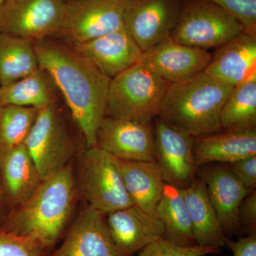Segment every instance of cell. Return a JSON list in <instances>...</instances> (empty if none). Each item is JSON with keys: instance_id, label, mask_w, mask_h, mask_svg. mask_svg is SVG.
<instances>
[{"instance_id": "obj_1", "label": "cell", "mask_w": 256, "mask_h": 256, "mask_svg": "<svg viewBox=\"0 0 256 256\" xmlns=\"http://www.w3.org/2000/svg\"><path fill=\"white\" fill-rule=\"evenodd\" d=\"M38 66L63 95L87 148L97 146L96 134L106 117L111 78L72 45L43 38L33 42Z\"/></svg>"}, {"instance_id": "obj_2", "label": "cell", "mask_w": 256, "mask_h": 256, "mask_svg": "<svg viewBox=\"0 0 256 256\" xmlns=\"http://www.w3.org/2000/svg\"><path fill=\"white\" fill-rule=\"evenodd\" d=\"M78 194L70 163L42 180L28 200L10 210L0 228L34 239L50 255L70 225Z\"/></svg>"}, {"instance_id": "obj_3", "label": "cell", "mask_w": 256, "mask_h": 256, "mask_svg": "<svg viewBox=\"0 0 256 256\" xmlns=\"http://www.w3.org/2000/svg\"><path fill=\"white\" fill-rule=\"evenodd\" d=\"M234 88L205 72L170 84L156 117L194 138L220 132L222 108Z\"/></svg>"}, {"instance_id": "obj_4", "label": "cell", "mask_w": 256, "mask_h": 256, "mask_svg": "<svg viewBox=\"0 0 256 256\" xmlns=\"http://www.w3.org/2000/svg\"><path fill=\"white\" fill-rule=\"evenodd\" d=\"M170 82L138 62L111 78L106 116L139 122H153Z\"/></svg>"}, {"instance_id": "obj_5", "label": "cell", "mask_w": 256, "mask_h": 256, "mask_svg": "<svg viewBox=\"0 0 256 256\" xmlns=\"http://www.w3.org/2000/svg\"><path fill=\"white\" fill-rule=\"evenodd\" d=\"M244 30L227 12L208 0H186L182 4L170 38L202 50L218 48Z\"/></svg>"}, {"instance_id": "obj_6", "label": "cell", "mask_w": 256, "mask_h": 256, "mask_svg": "<svg viewBox=\"0 0 256 256\" xmlns=\"http://www.w3.org/2000/svg\"><path fill=\"white\" fill-rule=\"evenodd\" d=\"M77 185L88 205L106 214L133 205L114 158L98 146L87 148Z\"/></svg>"}, {"instance_id": "obj_7", "label": "cell", "mask_w": 256, "mask_h": 256, "mask_svg": "<svg viewBox=\"0 0 256 256\" xmlns=\"http://www.w3.org/2000/svg\"><path fill=\"white\" fill-rule=\"evenodd\" d=\"M24 144L42 180L70 164L75 152L73 141L54 104L40 110Z\"/></svg>"}, {"instance_id": "obj_8", "label": "cell", "mask_w": 256, "mask_h": 256, "mask_svg": "<svg viewBox=\"0 0 256 256\" xmlns=\"http://www.w3.org/2000/svg\"><path fill=\"white\" fill-rule=\"evenodd\" d=\"M66 0H5L0 6V33L30 41L58 36Z\"/></svg>"}, {"instance_id": "obj_9", "label": "cell", "mask_w": 256, "mask_h": 256, "mask_svg": "<svg viewBox=\"0 0 256 256\" xmlns=\"http://www.w3.org/2000/svg\"><path fill=\"white\" fill-rule=\"evenodd\" d=\"M124 28V1L66 0L58 36L84 43Z\"/></svg>"}, {"instance_id": "obj_10", "label": "cell", "mask_w": 256, "mask_h": 256, "mask_svg": "<svg viewBox=\"0 0 256 256\" xmlns=\"http://www.w3.org/2000/svg\"><path fill=\"white\" fill-rule=\"evenodd\" d=\"M180 0H124V26L143 52L171 36Z\"/></svg>"}, {"instance_id": "obj_11", "label": "cell", "mask_w": 256, "mask_h": 256, "mask_svg": "<svg viewBox=\"0 0 256 256\" xmlns=\"http://www.w3.org/2000/svg\"><path fill=\"white\" fill-rule=\"evenodd\" d=\"M97 146L124 161L156 159L153 122L114 118L106 116L96 134Z\"/></svg>"}, {"instance_id": "obj_12", "label": "cell", "mask_w": 256, "mask_h": 256, "mask_svg": "<svg viewBox=\"0 0 256 256\" xmlns=\"http://www.w3.org/2000/svg\"><path fill=\"white\" fill-rule=\"evenodd\" d=\"M156 159L165 183L184 188L196 178L194 138L156 117L153 121Z\"/></svg>"}, {"instance_id": "obj_13", "label": "cell", "mask_w": 256, "mask_h": 256, "mask_svg": "<svg viewBox=\"0 0 256 256\" xmlns=\"http://www.w3.org/2000/svg\"><path fill=\"white\" fill-rule=\"evenodd\" d=\"M106 215L88 205L70 224L60 246L48 256H130L116 246Z\"/></svg>"}, {"instance_id": "obj_14", "label": "cell", "mask_w": 256, "mask_h": 256, "mask_svg": "<svg viewBox=\"0 0 256 256\" xmlns=\"http://www.w3.org/2000/svg\"><path fill=\"white\" fill-rule=\"evenodd\" d=\"M212 58V54L207 50L182 44L169 38L143 52L140 62L170 84H174L204 72Z\"/></svg>"}, {"instance_id": "obj_15", "label": "cell", "mask_w": 256, "mask_h": 256, "mask_svg": "<svg viewBox=\"0 0 256 256\" xmlns=\"http://www.w3.org/2000/svg\"><path fill=\"white\" fill-rule=\"evenodd\" d=\"M197 176L206 185L210 203L226 236L228 238L238 236L239 208L242 200L252 191L242 184L228 166H205L198 169Z\"/></svg>"}, {"instance_id": "obj_16", "label": "cell", "mask_w": 256, "mask_h": 256, "mask_svg": "<svg viewBox=\"0 0 256 256\" xmlns=\"http://www.w3.org/2000/svg\"><path fill=\"white\" fill-rule=\"evenodd\" d=\"M106 220L114 244L126 255L136 256L151 242L164 238L159 218L134 205L107 214Z\"/></svg>"}, {"instance_id": "obj_17", "label": "cell", "mask_w": 256, "mask_h": 256, "mask_svg": "<svg viewBox=\"0 0 256 256\" xmlns=\"http://www.w3.org/2000/svg\"><path fill=\"white\" fill-rule=\"evenodd\" d=\"M72 46L110 78L140 62L143 54L126 28Z\"/></svg>"}, {"instance_id": "obj_18", "label": "cell", "mask_w": 256, "mask_h": 256, "mask_svg": "<svg viewBox=\"0 0 256 256\" xmlns=\"http://www.w3.org/2000/svg\"><path fill=\"white\" fill-rule=\"evenodd\" d=\"M204 72L233 86L256 80V35L244 31L220 47Z\"/></svg>"}, {"instance_id": "obj_19", "label": "cell", "mask_w": 256, "mask_h": 256, "mask_svg": "<svg viewBox=\"0 0 256 256\" xmlns=\"http://www.w3.org/2000/svg\"><path fill=\"white\" fill-rule=\"evenodd\" d=\"M0 178L10 210L28 200L42 180L25 144L0 150Z\"/></svg>"}, {"instance_id": "obj_20", "label": "cell", "mask_w": 256, "mask_h": 256, "mask_svg": "<svg viewBox=\"0 0 256 256\" xmlns=\"http://www.w3.org/2000/svg\"><path fill=\"white\" fill-rule=\"evenodd\" d=\"M193 152L198 168L212 163L230 164L256 156V129L222 130L194 138Z\"/></svg>"}, {"instance_id": "obj_21", "label": "cell", "mask_w": 256, "mask_h": 256, "mask_svg": "<svg viewBox=\"0 0 256 256\" xmlns=\"http://www.w3.org/2000/svg\"><path fill=\"white\" fill-rule=\"evenodd\" d=\"M112 158L133 205L156 216V206L165 184L158 162L124 161Z\"/></svg>"}, {"instance_id": "obj_22", "label": "cell", "mask_w": 256, "mask_h": 256, "mask_svg": "<svg viewBox=\"0 0 256 256\" xmlns=\"http://www.w3.org/2000/svg\"><path fill=\"white\" fill-rule=\"evenodd\" d=\"M182 192L196 245L220 248L225 246L227 237L210 203L203 180L197 176L188 186L182 188Z\"/></svg>"}, {"instance_id": "obj_23", "label": "cell", "mask_w": 256, "mask_h": 256, "mask_svg": "<svg viewBox=\"0 0 256 256\" xmlns=\"http://www.w3.org/2000/svg\"><path fill=\"white\" fill-rule=\"evenodd\" d=\"M156 216L164 226L165 238L180 246H197L182 188L164 184Z\"/></svg>"}, {"instance_id": "obj_24", "label": "cell", "mask_w": 256, "mask_h": 256, "mask_svg": "<svg viewBox=\"0 0 256 256\" xmlns=\"http://www.w3.org/2000/svg\"><path fill=\"white\" fill-rule=\"evenodd\" d=\"M54 87L50 76L40 67L23 78L0 87V104L41 110L54 104Z\"/></svg>"}, {"instance_id": "obj_25", "label": "cell", "mask_w": 256, "mask_h": 256, "mask_svg": "<svg viewBox=\"0 0 256 256\" xmlns=\"http://www.w3.org/2000/svg\"><path fill=\"white\" fill-rule=\"evenodd\" d=\"M38 68L33 42L0 33V87L20 80Z\"/></svg>"}, {"instance_id": "obj_26", "label": "cell", "mask_w": 256, "mask_h": 256, "mask_svg": "<svg viewBox=\"0 0 256 256\" xmlns=\"http://www.w3.org/2000/svg\"><path fill=\"white\" fill-rule=\"evenodd\" d=\"M222 130L256 129V80L234 86L220 114Z\"/></svg>"}, {"instance_id": "obj_27", "label": "cell", "mask_w": 256, "mask_h": 256, "mask_svg": "<svg viewBox=\"0 0 256 256\" xmlns=\"http://www.w3.org/2000/svg\"><path fill=\"white\" fill-rule=\"evenodd\" d=\"M40 109L14 105L0 107V150L24 144Z\"/></svg>"}, {"instance_id": "obj_28", "label": "cell", "mask_w": 256, "mask_h": 256, "mask_svg": "<svg viewBox=\"0 0 256 256\" xmlns=\"http://www.w3.org/2000/svg\"><path fill=\"white\" fill-rule=\"evenodd\" d=\"M44 248L34 239L0 228V256H48Z\"/></svg>"}, {"instance_id": "obj_29", "label": "cell", "mask_w": 256, "mask_h": 256, "mask_svg": "<svg viewBox=\"0 0 256 256\" xmlns=\"http://www.w3.org/2000/svg\"><path fill=\"white\" fill-rule=\"evenodd\" d=\"M220 248L195 246L183 247L173 244L165 238L151 242L138 252V256H210L220 254Z\"/></svg>"}, {"instance_id": "obj_30", "label": "cell", "mask_w": 256, "mask_h": 256, "mask_svg": "<svg viewBox=\"0 0 256 256\" xmlns=\"http://www.w3.org/2000/svg\"><path fill=\"white\" fill-rule=\"evenodd\" d=\"M232 15L244 30L256 35V0H208Z\"/></svg>"}, {"instance_id": "obj_31", "label": "cell", "mask_w": 256, "mask_h": 256, "mask_svg": "<svg viewBox=\"0 0 256 256\" xmlns=\"http://www.w3.org/2000/svg\"><path fill=\"white\" fill-rule=\"evenodd\" d=\"M239 235L256 233V192L252 191L242 200L238 210Z\"/></svg>"}, {"instance_id": "obj_32", "label": "cell", "mask_w": 256, "mask_h": 256, "mask_svg": "<svg viewBox=\"0 0 256 256\" xmlns=\"http://www.w3.org/2000/svg\"><path fill=\"white\" fill-rule=\"evenodd\" d=\"M228 168L246 188L250 191L256 190V156L239 160Z\"/></svg>"}, {"instance_id": "obj_33", "label": "cell", "mask_w": 256, "mask_h": 256, "mask_svg": "<svg viewBox=\"0 0 256 256\" xmlns=\"http://www.w3.org/2000/svg\"><path fill=\"white\" fill-rule=\"evenodd\" d=\"M225 246L234 256H256V233L242 236L237 240L227 238Z\"/></svg>"}, {"instance_id": "obj_34", "label": "cell", "mask_w": 256, "mask_h": 256, "mask_svg": "<svg viewBox=\"0 0 256 256\" xmlns=\"http://www.w3.org/2000/svg\"><path fill=\"white\" fill-rule=\"evenodd\" d=\"M8 213H9V208H8L4 190H3L1 178H0V226L4 222Z\"/></svg>"}, {"instance_id": "obj_35", "label": "cell", "mask_w": 256, "mask_h": 256, "mask_svg": "<svg viewBox=\"0 0 256 256\" xmlns=\"http://www.w3.org/2000/svg\"><path fill=\"white\" fill-rule=\"evenodd\" d=\"M5 0H0V6L4 2Z\"/></svg>"}, {"instance_id": "obj_36", "label": "cell", "mask_w": 256, "mask_h": 256, "mask_svg": "<svg viewBox=\"0 0 256 256\" xmlns=\"http://www.w3.org/2000/svg\"><path fill=\"white\" fill-rule=\"evenodd\" d=\"M121 1H124V0H121Z\"/></svg>"}, {"instance_id": "obj_37", "label": "cell", "mask_w": 256, "mask_h": 256, "mask_svg": "<svg viewBox=\"0 0 256 256\" xmlns=\"http://www.w3.org/2000/svg\"><path fill=\"white\" fill-rule=\"evenodd\" d=\"M1 106H1V104H0V107H1Z\"/></svg>"}]
</instances>
